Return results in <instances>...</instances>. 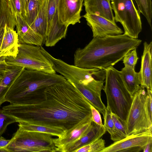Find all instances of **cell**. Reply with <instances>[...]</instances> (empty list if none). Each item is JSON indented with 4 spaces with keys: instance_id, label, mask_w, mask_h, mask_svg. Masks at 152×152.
Instances as JSON below:
<instances>
[{
    "instance_id": "obj_20",
    "label": "cell",
    "mask_w": 152,
    "mask_h": 152,
    "mask_svg": "<svg viewBox=\"0 0 152 152\" xmlns=\"http://www.w3.org/2000/svg\"><path fill=\"white\" fill-rule=\"evenodd\" d=\"M120 73L126 88L133 97L140 88L141 77L140 72H135L134 69L125 66Z\"/></svg>"
},
{
    "instance_id": "obj_18",
    "label": "cell",
    "mask_w": 152,
    "mask_h": 152,
    "mask_svg": "<svg viewBox=\"0 0 152 152\" xmlns=\"http://www.w3.org/2000/svg\"><path fill=\"white\" fill-rule=\"evenodd\" d=\"M86 13L103 17L115 23L110 0H84Z\"/></svg>"
},
{
    "instance_id": "obj_1",
    "label": "cell",
    "mask_w": 152,
    "mask_h": 152,
    "mask_svg": "<svg viewBox=\"0 0 152 152\" xmlns=\"http://www.w3.org/2000/svg\"><path fill=\"white\" fill-rule=\"evenodd\" d=\"M45 99L36 104H10L2 108L16 122L61 127L68 129L91 115V105L70 81L53 85L45 91Z\"/></svg>"
},
{
    "instance_id": "obj_31",
    "label": "cell",
    "mask_w": 152,
    "mask_h": 152,
    "mask_svg": "<svg viewBox=\"0 0 152 152\" xmlns=\"http://www.w3.org/2000/svg\"><path fill=\"white\" fill-rule=\"evenodd\" d=\"M15 122V120L13 116L5 113L2 109H0V136L5 132L9 125Z\"/></svg>"
},
{
    "instance_id": "obj_13",
    "label": "cell",
    "mask_w": 152,
    "mask_h": 152,
    "mask_svg": "<svg viewBox=\"0 0 152 152\" xmlns=\"http://www.w3.org/2000/svg\"><path fill=\"white\" fill-rule=\"evenodd\" d=\"M104 80L94 78L86 85L72 83L81 93L89 103L104 117L106 107L101 99V91L103 90Z\"/></svg>"
},
{
    "instance_id": "obj_6",
    "label": "cell",
    "mask_w": 152,
    "mask_h": 152,
    "mask_svg": "<svg viewBox=\"0 0 152 152\" xmlns=\"http://www.w3.org/2000/svg\"><path fill=\"white\" fill-rule=\"evenodd\" d=\"M5 61L8 65L49 73H56L50 61L42 53L40 46L19 43L16 57H6Z\"/></svg>"
},
{
    "instance_id": "obj_7",
    "label": "cell",
    "mask_w": 152,
    "mask_h": 152,
    "mask_svg": "<svg viewBox=\"0 0 152 152\" xmlns=\"http://www.w3.org/2000/svg\"><path fill=\"white\" fill-rule=\"evenodd\" d=\"M42 52L50 61L55 71L66 80L74 83L86 85L96 77L99 80L105 77V70L98 69H85L69 64L61 60L54 57L41 46Z\"/></svg>"
},
{
    "instance_id": "obj_43",
    "label": "cell",
    "mask_w": 152,
    "mask_h": 152,
    "mask_svg": "<svg viewBox=\"0 0 152 152\" xmlns=\"http://www.w3.org/2000/svg\"><path fill=\"white\" fill-rule=\"evenodd\" d=\"M56 5V7H57V12L58 9V2H59V0H55Z\"/></svg>"
},
{
    "instance_id": "obj_23",
    "label": "cell",
    "mask_w": 152,
    "mask_h": 152,
    "mask_svg": "<svg viewBox=\"0 0 152 152\" xmlns=\"http://www.w3.org/2000/svg\"><path fill=\"white\" fill-rule=\"evenodd\" d=\"M24 68L17 66L7 65L4 78L0 83V101L4 99L10 84Z\"/></svg>"
},
{
    "instance_id": "obj_17",
    "label": "cell",
    "mask_w": 152,
    "mask_h": 152,
    "mask_svg": "<svg viewBox=\"0 0 152 152\" xmlns=\"http://www.w3.org/2000/svg\"><path fill=\"white\" fill-rule=\"evenodd\" d=\"M106 131L104 126H100L92 121L85 134L78 140L65 148L62 152H75L82 146L100 138Z\"/></svg>"
},
{
    "instance_id": "obj_9",
    "label": "cell",
    "mask_w": 152,
    "mask_h": 152,
    "mask_svg": "<svg viewBox=\"0 0 152 152\" xmlns=\"http://www.w3.org/2000/svg\"><path fill=\"white\" fill-rule=\"evenodd\" d=\"M146 96L145 88L140 86L133 96L126 122L128 136L149 131L145 109Z\"/></svg>"
},
{
    "instance_id": "obj_33",
    "label": "cell",
    "mask_w": 152,
    "mask_h": 152,
    "mask_svg": "<svg viewBox=\"0 0 152 152\" xmlns=\"http://www.w3.org/2000/svg\"><path fill=\"white\" fill-rule=\"evenodd\" d=\"M56 11H57V7L55 0H48L47 10V28L46 31Z\"/></svg>"
},
{
    "instance_id": "obj_16",
    "label": "cell",
    "mask_w": 152,
    "mask_h": 152,
    "mask_svg": "<svg viewBox=\"0 0 152 152\" xmlns=\"http://www.w3.org/2000/svg\"><path fill=\"white\" fill-rule=\"evenodd\" d=\"M144 50L141 57V66L140 71L141 77L140 86L152 91V42L143 43Z\"/></svg>"
},
{
    "instance_id": "obj_26",
    "label": "cell",
    "mask_w": 152,
    "mask_h": 152,
    "mask_svg": "<svg viewBox=\"0 0 152 152\" xmlns=\"http://www.w3.org/2000/svg\"><path fill=\"white\" fill-rule=\"evenodd\" d=\"M40 6V0H29L25 20L30 26L35 20Z\"/></svg>"
},
{
    "instance_id": "obj_32",
    "label": "cell",
    "mask_w": 152,
    "mask_h": 152,
    "mask_svg": "<svg viewBox=\"0 0 152 152\" xmlns=\"http://www.w3.org/2000/svg\"><path fill=\"white\" fill-rule=\"evenodd\" d=\"M145 102V109L146 114L149 130L152 132V91H147Z\"/></svg>"
},
{
    "instance_id": "obj_30",
    "label": "cell",
    "mask_w": 152,
    "mask_h": 152,
    "mask_svg": "<svg viewBox=\"0 0 152 152\" xmlns=\"http://www.w3.org/2000/svg\"><path fill=\"white\" fill-rule=\"evenodd\" d=\"M136 48H134L128 52L122 59L125 66L134 69L138 59Z\"/></svg>"
},
{
    "instance_id": "obj_3",
    "label": "cell",
    "mask_w": 152,
    "mask_h": 152,
    "mask_svg": "<svg viewBox=\"0 0 152 152\" xmlns=\"http://www.w3.org/2000/svg\"><path fill=\"white\" fill-rule=\"evenodd\" d=\"M66 80L56 73L25 68L10 84L5 96V101L18 105L37 103L44 99L45 91L47 88Z\"/></svg>"
},
{
    "instance_id": "obj_11",
    "label": "cell",
    "mask_w": 152,
    "mask_h": 152,
    "mask_svg": "<svg viewBox=\"0 0 152 152\" xmlns=\"http://www.w3.org/2000/svg\"><path fill=\"white\" fill-rule=\"evenodd\" d=\"M83 17L91 28L93 37H102L122 34L123 31L115 23H113L101 16L86 13Z\"/></svg>"
},
{
    "instance_id": "obj_28",
    "label": "cell",
    "mask_w": 152,
    "mask_h": 152,
    "mask_svg": "<svg viewBox=\"0 0 152 152\" xmlns=\"http://www.w3.org/2000/svg\"><path fill=\"white\" fill-rule=\"evenodd\" d=\"M105 148V141L102 138L83 146L75 152H100Z\"/></svg>"
},
{
    "instance_id": "obj_2",
    "label": "cell",
    "mask_w": 152,
    "mask_h": 152,
    "mask_svg": "<svg viewBox=\"0 0 152 152\" xmlns=\"http://www.w3.org/2000/svg\"><path fill=\"white\" fill-rule=\"evenodd\" d=\"M142 41L124 34L93 37L74 54V65L85 69L105 70L122 60L129 51L137 48Z\"/></svg>"
},
{
    "instance_id": "obj_37",
    "label": "cell",
    "mask_w": 152,
    "mask_h": 152,
    "mask_svg": "<svg viewBox=\"0 0 152 152\" xmlns=\"http://www.w3.org/2000/svg\"><path fill=\"white\" fill-rule=\"evenodd\" d=\"M7 66V64H0V83L4 78Z\"/></svg>"
},
{
    "instance_id": "obj_41",
    "label": "cell",
    "mask_w": 152,
    "mask_h": 152,
    "mask_svg": "<svg viewBox=\"0 0 152 152\" xmlns=\"http://www.w3.org/2000/svg\"><path fill=\"white\" fill-rule=\"evenodd\" d=\"M7 64L5 61V57L1 56L0 57V64Z\"/></svg>"
},
{
    "instance_id": "obj_8",
    "label": "cell",
    "mask_w": 152,
    "mask_h": 152,
    "mask_svg": "<svg viewBox=\"0 0 152 152\" xmlns=\"http://www.w3.org/2000/svg\"><path fill=\"white\" fill-rule=\"evenodd\" d=\"M115 16L114 20L122 25L124 34L137 38L142 30L140 13L135 7L132 0H110Z\"/></svg>"
},
{
    "instance_id": "obj_35",
    "label": "cell",
    "mask_w": 152,
    "mask_h": 152,
    "mask_svg": "<svg viewBox=\"0 0 152 152\" xmlns=\"http://www.w3.org/2000/svg\"><path fill=\"white\" fill-rule=\"evenodd\" d=\"M11 4L15 13L21 12L20 0H8Z\"/></svg>"
},
{
    "instance_id": "obj_14",
    "label": "cell",
    "mask_w": 152,
    "mask_h": 152,
    "mask_svg": "<svg viewBox=\"0 0 152 152\" xmlns=\"http://www.w3.org/2000/svg\"><path fill=\"white\" fill-rule=\"evenodd\" d=\"M152 133L147 131L142 133L131 134L120 140L114 142L100 152H127L129 149L140 147L143 148L150 140H152Z\"/></svg>"
},
{
    "instance_id": "obj_10",
    "label": "cell",
    "mask_w": 152,
    "mask_h": 152,
    "mask_svg": "<svg viewBox=\"0 0 152 152\" xmlns=\"http://www.w3.org/2000/svg\"><path fill=\"white\" fill-rule=\"evenodd\" d=\"M91 115L85 118L71 128L64 131L59 137L54 138L57 152H62L66 147L74 143L86 133L91 123Z\"/></svg>"
},
{
    "instance_id": "obj_29",
    "label": "cell",
    "mask_w": 152,
    "mask_h": 152,
    "mask_svg": "<svg viewBox=\"0 0 152 152\" xmlns=\"http://www.w3.org/2000/svg\"><path fill=\"white\" fill-rule=\"evenodd\" d=\"M111 116L115 127L121 139L125 138L128 136L126 122L112 113Z\"/></svg>"
},
{
    "instance_id": "obj_36",
    "label": "cell",
    "mask_w": 152,
    "mask_h": 152,
    "mask_svg": "<svg viewBox=\"0 0 152 152\" xmlns=\"http://www.w3.org/2000/svg\"><path fill=\"white\" fill-rule=\"evenodd\" d=\"M29 0H20L21 14L23 17L25 18L27 12V8Z\"/></svg>"
},
{
    "instance_id": "obj_21",
    "label": "cell",
    "mask_w": 152,
    "mask_h": 152,
    "mask_svg": "<svg viewBox=\"0 0 152 152\" xmlns=\"http://www.w3.org/2000/svg\"><path fill=\"white\" fill-rule=\"evenodd\" d=\"M15 13L8 0H0V28L7 25L14 29L16 26Z\"/></svg>"
},
{
    "instance_id": "obj_4",
    "label": "cell",
    "mask_w": 152,
    "mask_h": 152,
    "mask_svg": "<svg viewBox=\"0 0 152 152\" xmlns=\"http://www.w3.org/2000/svg\"><path fill=\"white\" fill-rule=\"evenodd\" d=\"M105 71L103 90L106 94L107 106L112 113L126 122L133 97L126 88L119 71L113 66Z\"/></svg>"
},
{
    "instance_id": "obj_5",
    "label": "cell",
    "mask_w": 152,
    "mask_h": 152,
    "mask_svg": "<svg viewBox=\"0 0 152 152\" xmlns=\"http://www.w3.org/2000/svg\"><path fill=\"white\" fill-rule=\"evenodd\" d=\"M52 136L48 133L19 128L5 148L8 152H57Z\"/></svg>"
},
{
    "instance_id": "obj_27",
    "label": "cell",
    "mask_w": 152,
    "mask_h": 152,
    "mask_svg": "<svg viewBox=\"0 0 152 152\" xmlns=\"http://www.w3.org/2000/svg\"><path fill=\"white\" fill-rule=\"evenodd\" d=\"M138 10L145 17L152 29L151 21L152 17L151 0H135Z\"/></svg>"
},
{
    "instance_id": "obj_42",
    "label": "cell",
    "mask_w": 152,
    "mask_h": 152,
    "mask_svg": "<svg viewBox=\"0 0 152 152\" xmlns=\"http://www.w3.org/2000/svg\"><path fill=\"white\" fill-rule=\"evenodd\" d=\"M8 152V151L5 148L0 147V152Z\"/></svg>"
},
{
    "instance_id": "obj_44",
    "label": "cell",
    "mask_w": 152,
    "mask_h": 152,
    "mask_svg": "<svg viewBox=\"0 0 152 152\" xmlns=\"http://www.w3.org/2000/svg\"></svg>"
},
{
    "instance_id": "obj_25",
    "label": "cell",
    "mask_w": 152,
    "mask_h": 152,
    "mask_svg": "<svg viewBox=\"0 0 152 152\" xmlns=\"http://www.w3.org/2000/svg\"><path fill=\"white\" fill-rule=\"evenodd\" d=\"M104 118V126L106 131L110 134L111 139L114 142L121 140V137L115 127L112 117L111 112L107 106L106 107L105 114Z\"/></svg>"
},
{
    "instance_id": "obj_39",
    "label": "cell",
    "mask_w": 152,
    "mask_h": 152,
    "mask_svg": "<svg viewBox=\"0 0 152 152\" xmlns=\"http://www.w3.org/2000/svg\"><path fill=\"white\" fill-rule=\"evenodd\" d=\"M10 140H6L4 137L0 136V147L4 148L8 144Z\"/></svg>"
},
{
    "instance_id": "obj_12",
    "label": "cell",
    "mask_w": 152,
    "mask_h": 152,
    "mask_svg": "<svg viewBox=\"0 0 152 152\" xmlns=\"http://www.w3.org/2000/svg\"><path fill=\"white\" fill-rule=\"evenodd\" d=\"M84 0H59L57 14L59 22L68 27L80 22Z\"/></svg>"
},
{
    "instance_id": "obj_34",
    "label": "cell",
    "mask_w": 152,
    "mask_h": 152,
    "mask_svg": "<svg viewBox=\"0 0 152 152\" xmlns=\"http://www.w3.org/2000/svg\"><path fill=\"white\" fill-rule=\"evenodd\" d=\"M91 110L92 121L99 125L104 126L99 112L91 105Z\"/></svg>"
},
{
    "instance_id": "obj_40",
    "label": "cell",
    "mask_w": 152,
    "mask_h": 152,
    "mask_svg": "<svg viewBox=\"0 0 152 152\" xmlns=\"http://www.w3.org/2000/svg\"><path fill=\"white\" fill-rule=\"evenodd\" d=\"M4 28H0V48L3 37Z\"/></svg>"
},
{
    "instance_id": "obj_22",
    "label": "cell",
    "mask_w": 152,
    "mask_h": 152,
    "mask_svg": "<svg viewBox=\"0 0 152 152\" xmlns=\"http://www.w3.org/2000/svg\"><path fill=\"white\" fill-rule=\"evenodd\" d=\"M48 0H40V8L35 20L30 26L45 38L47 28V10Z\"/></svg>"
},
{
    "instance_id": "obj_38",
    "label": "cell",
    "mask_w": 152,
    "mask_h": 152,
    "mask_svg": "<svg viewBox=\"0 0 152 152\" xmlns=\"http://www.w3.org/2000/svg\"><path fill=\"white\" fill-rule=\"evenodd\" d=\"M144 152H152V140L149 141L144 147Z\"/></svg>"
},
{
    "instance_id": "obj_24",
    "label": "cell",
    "mask_w": 152,
    "mask_h": 152,
    "mask_svg": "<svg viewBox=\"0 0 152 152\" xmlns=\"http://www.w3.org/2000/svg\"><path fill=\"white\" fill-rule=\"evenodd\" d=\"M19 128L25 130L48 133L58 137H60L65 129L61 127L19 122Z\"/></svg>"
},
{
    "instance_id": "obj_19",
    "label": "cell",
    "mask_w": 152,
    "mask_h": 152,
    "mask_svg": "<svg viewBox=\"0 0 152 152\" xmlns=\"http://www.w3.org/2000/svg\"><path fill=\"white\" fill-rule=\"evenodd\" d=\"M18 45L17 31L6 25L0 48V57H15L18 53Z\"/></svg>"
},
{
    "instance_id": "obj_15",
    "label": "cell",
    "mask_w": 152,
    "mask_h": 152,
    "mask_svg": "<svg viewBox=\"0 0 152 152\" xmlns=\"http://www.w3.org/2000/svg\"><path fill=\"white\" fill-rule=\"evenodd\" d=\"M15 18L18 43H24L42 46L44 42V37L31 28L21 13H16Z\"/></svg>"
}]
</instances>
